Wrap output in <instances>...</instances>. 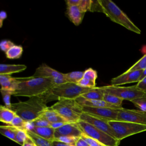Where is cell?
Here are the masks:
<instances>
[{
	"label": "cell",
	"mask_w": 146,
	"mask_h": 146,
	"mask_svg": "<svg viewBox=\"0 0 146 146\" xmlns=\"http://www.w3.org/2000/svg\"><path fill=\"white\" fill-rule=\"evenodd\" d=\"M18 80L17 88L13 94L14 96H23L29 98L45 96L55 86L50 78H35L31 76L28 78H20Z\"/></svg>",
	"instance_id": "obj_1"
},
{
	"label": "cell",
	"mask_w": 146,
	"mask_h": 146,
	"mask_svg": "<svg viewBox=\"0 0 146 146\" xmlns=\"http://www.w3.org/2000/svg\"><path fill=\"white\" fill-rule=\"evenodd\" d=\"M47 102L44 96L31 97L24 102L12 103L10 109L26 121L30 122L39 118L48 109Z\"/></svg>",
	"instance_id": "obj_2"
},
{
	"label": "cell",
	"mask_w": 146,
	"mask_h": 146,
	"mask_svg": "<svg viewBox=\"0 0 146 146\" xmlns=\"http://www.w3.org/2000/svg\"><path fill=\"white\" fill-rule=\"evenodd\" d=\"M99 2L102 7V13L112 21L136 34H140L141 33L139 28L113 1L111 0H99Z\"/></svg>",
	"instance_id": "obj_3"
},
{
	"label": "cell",
	"mask_w": 146,
	"mask_h": 146,
	"mask_svg": "<svg viewBox=\"0 0 146 146\" xmlns=\"http://www.w3.org/2000/svg\"><path fill=\"white\" fill-rule=\"evenodd\" d=\"M91 89L80 87L75 83H67L55 86L44 97L47 102L54 99H76Z\"/></svg>",
	"instance_id": "obj_4"
},
{
	"label": "cell",
	"mask_w": 146,
	"mask_h": 146,
	"mask_svg": "<svg viewBox=\"0 0 146 146\" xmlns=\"http://www.w3.org/2000/svg\"><path fill=\"white\" fill-rule=\"evenodd\" d=\"M50 108L62 116L68 123H77L80 119L83 110L75 99H59Z\"/></svg>",
	"instance_id": "obj_5"
},
{
	"label": "cell",
	"mask_w": 146,
	"mask_h": 146,
	"mask_svg": "<svg viewBox=\"0 0 146 146\" xmlns=\"http://www.w3.org/2000/svg\"><path fill=\"white\" fill-rule=\"evenodd\" d=\"M108 123L113 131L115 138L120 141L129 136L146 131V125L120 120H111Z\"/></svg>",
	"instance_id": "obj_6"
},
{
	"label": "cell",
	"mask_w": 146,
	"mask_h": 146,
	"mask_svg": "<svg viewBox=\"0 0 146 146\" xmlns=\"http://www.w3.org/2000/svg\"><path fill=\"white\" fill-rule=\"evenodd\" d=\"M78 125L84 135L98 141L104 146H119L120 141L98 129L92 125L79 120Z\"/></svg>",
	"instance_id": "obj_7"
},
{
	"label": "cell",
	"mask_w": 146,
	"mask_h": 146,
	"mask_svg": "<svg viewBox=\"0 0 146 146\" xmlns=\"http://www.w3.org/2000/svg\"><path fill=\"white\" fill-rule=\"evenodd\" d=\"M104 93L116 96L123 100L130 102L143 96L146 92L138 89L136 85L129 87H120L115 86H102Z\"/></svg>",
	"instance_id": "obj_8"
},
{
	"label": "cell",
	"mask_w": 146,
	"mask_h": 146,
	"mask_svg": "<svg viewBox=\"0 0 146 146\" xmlns=\"http://www.w3.org/2000/svg\"><path fill=\"white\" fill-rule=\"evenodd\" d=\"M117 120L146 125V112L122 108L119 111Z\"/></svg>",
	"instance_id": "obj_9"
},
{
	"label": "cell",
	"mask_w": 146,
	"mask_h": 146,
	"mask_svg": "<svg viewBox=\"0 0 146 146\" xmlns=\"http://www.w3.org/2000/svg\"><path fill=\"white\" fill-rule=\"evenodd\" d=\"M121 109V108H120ZM83 112L88 114L106 119L108 121L117 120L118 112L120 109H113L105 107H93L82 106Z\"/></svg>",
	"instance_id": "obj_10"
},
{
	"label": "cell",
	"mask_w": 146,
	"mask_h": 146,
	"mask_svg": "<svg viewBox=\"0 0 146 146\" xmlns=\"http://www.w3.org/2000/svg\"><path fill=\"white\" fill-rule=\"evenodd\" d=\"M80 120L86 121L115 138V133L108 123V120L84 112H83L81 115Z\"/></svg>",
	"instance_id": "obj_11"
},
{
	"label": "cell",
	"mask_w": 146,
	"mask_h": 146,
	"mask_svg": "<svg viewBox=\"0 0 146 146\" xmlns=\"http://www.w3.org/2000/svg\"><path fill=\"white\" fill-rule=\"evenodd\" d=\"M143 70H136L131 72H125L122 74L113 78L111 80V86H120V85L139 82Z\"/></svg>",
	"instance_id": "obj_12"
},
{
	"label": "cell",
	"mask_w": 146,
	"mask_h": 146,
	"mask_svg": "<svg viewBox=\"0 0 146 146\" xmlns=\"http://www.w3.org/2000/svg\"><path fill=\"white\" fill-rule=\"evenodd\" d=\"M83 132L77 123H68L60 128L55 129V139L61 136L80 137Z\"/></svg>",
	"instance_id": "obj_13"
},
{
	"label": "cell",
	"mask_w": 146,
	"mask_h": 146,
	"mask_svg": "<svg viewBox=\"0 0 146 146\" xmlns=\"http://www.w3.org/2000/svg\"><path fill=\"white\" fill-rule=\"evenodd\" d=\"M63 75L61 73L55 69L47 66L46 64L43 63L36 68L34 74L32 76L35 78H55L61 77Z\"/></svg>",
	"instance_id": "obj_14"
},
{
	"label": "cell",
	"mask_w": 146,
	"mask_h": 146,
	"mask_svg": "<svg viewBox=\"0 0 146 146\" xmlns=\"http://www.w3.org/2000/svg\"><path fill=\"white\" fill-rule=\"evenodd\" d=\"M76 102L81 106H88L93 107H105V108H110L113 109H120L123 107H119L113 105H112L104 100H88L84 99V98L80 96L75 99Z\"/></svg>",
	"instance_id": "obj_15"
},
{
	"label": "cell",
	"mask_w": 146,
	"mask_h": 146,
	"mask_svg": "<svg viewBox=\"0 0 146 146\" xmlns=\"http://www.w3.org/2000/svg\"><path fill=\"white\" fill-rule=\"evenodd\" d=\"M66 13L70 20L76 26L81 23L85 14L80 10L78 6H67Z\"/></svg>",
	"instance_id": "obj_16"
},
{
	"label": "cell",
	"mask_w": 146,
	"mask_h": 146,
	"mask_svg": "<svg viewBox=\"0 0 146 146\" xmlns=\"http://www.w3.org/2000/svg\"><path fill=\"white\" fill-rule=\"evenodd\" d=\"M19 80L18 78H13L10 75L0 74V83L1 89L8 90L14 92L17 88Z\"/></svg>",
	"instance_id": "obj_17"
},
{
	"label": "cell",
	"mask_w": 146,
	"mask_h": 146,
	"mask_svg": "<svg viewBox=\"0 0 146 146\" xmlns=\"http://www.w3.org/2000/svg\"><path fill=\"white\" fill-rule=\"evenodd\" d=\"M55 129L51 127H34L30 131L44 139L52 141L55 139Z\"/></svg>",
	"instance_id": "obj_18"
},
{
	"label": "cell",
	"mask_w": 146,
	"mask_h": 146,
	"mask_svg": "<svg viewBox=\"0 0 146 146\" xmlns=\"http://www.w3.org/2000/svg\"><path fill=\"white\" fill-rule=\"evenodd\" d=\"M27 66L24 64H0V74L10 75L25 70Z\"/></svg>",
	"instance_id": "obj_19"
},
{
	"label": "cell",
	"mask_w": 146,
	"mask_h": 146,
	"mask_svg": "<svg viewBox=\"0 0 146 146\" xmlns=\"http://www.w3.org/2000/svg\"><path fill=\"white\" fill-rule=\"evenodd\" d=\"M17 114L15 112L6 107L5 106H0V120L1 121L9 125L13 120Z\"/></svg>",
	"instance_id": "obj_20"
},
{
	"label": "cell",
	"mask_w": 146,
	"mask_h": 146,
	"mask_svg": "<svg viewBox=\"0 0 146 146\" xmlns=\"http://www.w3.org/2000/svg\"><path fill=\"white\" fill-rule=\"evenodd\" d=\"M104 91L103 88V87L94 88L88 91L87 92L84 93L81 96L84 99L88 100H103V97L104 95Z\"/></svg>",
	"instance_id": "obj_21"
},
{
	"label": "cell",
	"mask_w": 146,
	"mask_h": 146,
	"mask_svg": "<svg viewBox=\"0 0 146 146\" xmlns=\"http://www.w3.org/2000/svg\"><path fill=\"white\" fill-rule=\"evenodd\" d=\"M39 117L45 119L51 123L56 122L68 123L62 116L54 110H51L50 107H48V109Z\"/></svg>",
	"instance_id": "obj_22"
},
{
	"label": "cell",
	"mask_w": 146,
	"mask_h": 146,
	"mask_svg": "<svg viewBox=\"0 0 146 146\" xmlns=\"http://www.w3.org/2000/svg\"><path fill=\"white\" fill-rule=\"evenodd\" d=\"M26 133L36 146H52V141L44 139L31 131H26Z\"/></svg>",
	"instance_id": "obj_23"
},
{
	"label": "cell",
	"mask_w": 146,
	"mask_h": 146,
	"mask_svg": "<svg viewBox=\"0 0 146 146\" xmlns=\"http://www.w3.org/2000/svg\"><path fill=\"white\" fill-rule=\"evenodd\" d=\"M23 47L21 45H14L6 53V56L8 59H15L21 57L23 53Z\"/></svg>",
	"instance_id": "obj_24"
},
{
	"label": "cell",
	"mask_w": 146,
	"mask_h": 146,
	"mask_svg": "<svg viewBox=\"0 0 146 146\" xmlns=\"http://www.w3.org/2000/svg\"><path fill=\"white\" fill-rule=\"evenodd\" d=\"M18 128L14 127L11 125H1L0 126V132L1 133L8 137L9 139L15 141V135Z\"/></svg>",
	"instance_id": "obj_25"
},
{
	"label": "cell",
	"mask_w": 146,
	"mask_h": 146,
	"mask_svg": "<svg viewBox=\"0 0 146 146\" xmlns=\"http://www.w3.org/2000/svg\"><path fill=\"white\" fill-rule=\"evenodd\" d=\"M84 71H72L63 74V75L68 83L77 84V83L83 77Z\"/></svg>",
	"instance_id": "obj_26"
},
{
	"label": "cell",
	"mask_w": 146,
	"mask_h": 146,
	"mask_svg": "<svg viewBox=\"0 0 146 146\" xmlns=\"http://www.w3.org/2000/svg\"><path fill=\"white\" fill-rule=\"evenodd\" d=\"M103 100L112 105L121 108L122 102L124 100L116 96L105 93L103 97Z\"/></svg>",
	"instance_id": "obj_27"
},
{
	"label": "cell",
	"mask_w": 146,
	"mask_h": 146,
	"mask_svg": "<svg viewBox=\"0 0 146 146\" xmlns=\"http://www.w3.org/2000/svg\"><path fill=\"white\" fill-rule=\"evenodd\" d=\"M146 68V54L137 61L133 65L129 67L126 72H131L136 70H143Z\"/></svg>",
	"instance_id": "obj_28"
},
{
	"label": "cell",
	"mask_w": 146,
	"mask_h": 146,
	"mask_svg": "<svg viewBox=\"0 0 146 146\" xmlns=\"http://www.w3.org/2000/svg\"><path fill=\"white\" fill-rule=\"evenodd\" d=\"M1 92L3 100L5 106L9 108H11L12 103L10 102V99H11V96L13 95L14 92L10 90H3L1 88Z\"/></svg>",
	"instance_id": "obj_29"
},
{
	"label": "cell",
	"mask_w": 146,
	"mask_h": 146,
	"mask_svg": "<svg viewBox=\"0 0 146 146\" xmlns=\"http://www.w3.org/2000/svg\"><path fill=\"white\" fill-rule=\"evenodd\" d=\"M26 123L27 121L24 120L22 117H21L18 115H16L14 119H13V120L9 125L13 126L18 129H22L25 130V126H26Z\"/></svg>",
	"instance_id": "obj_30"
},
{
	"label": "cell",
	"mask_w": 146,
	"mask_h": 146,
	"mask_svg": "<svg viewBox=\"0 0 146 146\" xmlns=\"http://www.w3.org/2000/svg\"><path fill=\"white\" fill-rule=\"evenodd\" d=\"M131 102L140 110L146 112V94L141 98L133 100Z\"/></svg>",
	"instance_id": "obj_31"
},
{
	"label": "cell",
	"mask_w": 146,
	"mask_h": 146,
	"mask_svg": "<svg viewBox=\"0 0 146 146\" xmlns=\"http://www.w3.org/2000/svg\"><path fill=\"white\" fill-rule=\"evenodd\" d=\"M27 137V135L26 130L18 128L16 133V135H15V142L18 143L19 144L22 146Z\"/></svg>",
	"instance_id": "obj_32"
},
{
	"label": "cell",
	"mask_w": 146,
	"mask_h": 146,
	"mask_svg": "<svg viewBox=\"0 0 146 146\" xmlns=\"http://www.w3.org/2000/svg\"><path fill=\"white\" fill-rule=\"evenodd\" d=\"M92 3V0H80L78 6L82 12L86 13V11H91Z\"/></svg>",
	"instance_id": "obj_33"
},
{
	"label": "cell",
	"mask_w": 146,
	"mask_h": 146,
	"mask_svg": "<svg viewBox=\"0 0 146 146\" xmlns=\"http://www.w3.org/2000/svg\"><path fill=\"white\" fill-rule=\"evenodd\" d=\"M83 78L96 82V80L98 78L97 71L91 68H89L84 71Z\"/></svg>",
	"instance_id": "obj_34"
},
{
	"label": "cell",
	"mask_w": 146,
	"mask_h": 146,
	"mask_svg": "<svg viewBox=\"0 0 146 146\" xmlns=\"http://www.w3.org/2000/svg\"><path fill=\"white\" fill-rule=\"evenodd\" d=\"M77 84L80 86V87H84V88H93L96 87V82H92L90 80L87 79L86 78H82L78 83Z\"/></svg>",
	"instance_id": "obj_35"
},
{
	"label": "cell",
	"mask_w": 146,
	"mask_h": 146,
	"mask_svg": "<svg viewBox=\"0 0 146 146\" xmlns=\"http://www.w3.org/2000/svg\"><path fill=\"white\" fill-rule=\"evenodd\" d=\"M79 138V137H72V136H61V137H59L55 139L58 140L59 141H61L62 142L70 144L71 145L75 146L76 142L77 141V140Z\"/></svg>",
	"instance_id": "obj_36"
},
{
	"label": "cell",
	"mask_w": 146,
	"mask_h": 146,
	"mask_svg": "<svg viewBox=\"0 0 146 146\" xmlns=\"http://www.w3.org/2000/svg\"><path fill=\"white\" fill-rule=\"evenodd\" d=\"M34 127H50V123L45 119L39 117L32 121Z\"/></svg>",
	"instance_id": "obj_37"
},
{
	"label": "cell",
	"mask_w": 146,
	"mask_h": 146,
	"mask_svg": "<svg viewBox=\"0 0 146 146\" xmlns=\"http://www.w3.org/2000/svg\"><path fill=\"white\" fill-rule=\"evenodd\" d=\"M81 137H82L89 144L90 146H104L98 141L84 135V133L82 134Z\"/></svg>",
	"instance_id": "obj_38"
},
{
	"label": "cell",
	"mask_w": 146,
	"mask_h": 146,
	"mask_svg": "<svg viewBox=\"0 0 146 146\" xmlns=\"http://www.w3.org/2000/svg\"><path fill=\"white\" fill-rule=\"evenodd\" d=\"M14 45H15L14 43L13 42H12L11 40L5 39V40H2L1 42L0 48L2 51L6 52Z\"/></svg>",
	"instance_id": "obj_39"
},
{
	"label": "cell",
	"mask_w": 146,
	"mask_h": 146,
	"mask_svg": "<svg viewBox=\"0 0 146 146\" xmlns=\"http://www.w3.org/2000/svg\"><path fill=\"white\" fill-rule=\"evenodd\" d=\"M136 87L140 90L146 92V76L136 84Z\"/></svg>",
	"instance_id": "obj_40"
},
{
	"label": "cell",
	"mask_w": 146,
	"mask_h": 146,
	"mask_svg": "<svg viewBox=\"0 0 146 146\" xmlns=\"http://www.w3.org/2000/svg\"><path fill=\"white\" fill-rule=\"evenodd\" d=\"M52 146H73L66 143L62 142L56 139H54L52 141Z\"/></svg>",
	"instance_id": "obj_41"
},
{
	"label": "cell",
	"mask_w": 146,
	"mask_h": 146,
	"mask_svg": "<svg viewBox=\"0 0 146 146\" xmlns=\"http://www.w3.org/2000/svg\"><path fill=\"white\" fill-rule=\"evenodd\" d=\"M75 146H90L89 144L82 138L79 137L76 142Z\"/></svg>",
	"instance_id": "obj_42"
},
{
	"label": "cell",
	"mask_w": 146,
	"mask_h": 146,
	"mask_svg": "<svg viewBox=\"0 0 146 146\" xmlns=\"http://www.w3.org/2000/svg\"><path fill=\"white\" fill-rule=\"evenodd\" d=\"M22 146H36V145H35L34 143L31 140V139L27 135V137L25 140Z\"/></svg>",
	"instance_id": "obj_43"
},
{
	"label": "cell",
	"mask_w": 146,
	"mask_h": 146,
	"mask_svg": "<svg viewBox=\"0 0 146 146\" xmlns=\"http://www.w3.org/2000/svg\"><path fill=\"white\" fill-rule=\"evenodd\" d=\"M7 18V13L6 11L2 10L0 12V27H2L3 21Z\"/></svg>",
	"instance_id": "obj_44"
},
{
	"label": "cell",
	"mask_w": 146,
	"mask_h": 146,
	"mask_svg": "<svg viewBox=\"0 0 146 146\" xmlns=\"http://www.w3.org/2000/svg\"><path fill=\"white\" fill-rule=\"evenodd\" d=\"M68 123H64V122H56V123H50V127L54 128V129H57L58 128L61 127L65 124Z\"/></svg>",
	"instance_id": "obj_45"
},
{
	"label": "cell",
	"mask_w": 146,
	"mask_h": 146,
	"mask_svg": "<svg viewBox=\"0 0 146 146\" xmlns=\"http://www.w3.org/2000/svg\"><path fill=\"white\" fill-rule=\"evenodd\" d=\"M80 0H67L66 1L67 6H78Z\"/></svg>",
	"instance_id": "obj_46"
},
{
	"label": "cell",
	"mask_w": 146,
	"mask_h": 146,
	"mask_svg": "<svg viewBox=\"0 0 146 146\" xmlns=\"http://www.w3.org/2000/svg\"><path fill=\"white\" fill-rule=\"evenodd\" d=\"M145 76H146V68H144V69L143 70V72H142L141 76V77H140V81L141 80H142Z\"/></svg>",
	"instance_id": "obj_47"
}]
</instances>
